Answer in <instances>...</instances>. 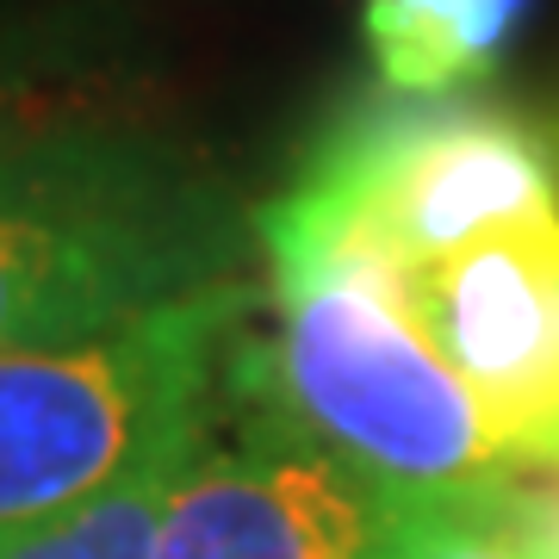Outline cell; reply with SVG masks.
I'll list each match as a JSON object with an SVG mask.
<instances>
[{
	"mask_svg": "<svg viewBox=\"0 0 559 559\" xmlns=\"http://www.w3.org/2000/svg\"><path fill=\"white\" fill-rule=\"evenodd\" d=\"M280 399L404 503L485 510L535 466L528 441L436 355L404 274L293 200L255 205Z\"/></svg>",
	"mask_w": 559,
	"mask_h": 559,
	"instance_id": "7a4b0ae2",
	"label": "cell"
},
{
	"mask_svg": "<svg viewBox=\"0 0 559 559\" xmlns=\"http://www.w3.org/2000/svg\"><path fill=\"white\" fill-rule=\"evenodd\" d=\"M417 559H516V540H510L503 503H485V510H454V516H441L436 535L423 540Z\"/></svg>",
	"mask_w": 559,
	"mask_h": 559,
	"instance_id": "30bf717a",
	"label": "cell"
},
{
	"mask_svg": "<svg viewBox=\"0 0 559 559\" xmlns=\"http://www.w3.org/2000/svg\"><path fill=\"white\" fill-rule=\"evenodd\" d=\"M404 299L436 355L528 441L535 466L559 460V205L404 274Z\"/></svg>",
	"mask_w": 559,
	"mask_h": 559,
	"instance_id": "8992f818",
	"label": "cell"
},
{
	"mask_svg": "<svg viewBox=\"0 0 559 559\" xmlns=\"http://www.w3.org/2000/svg\"><path fill=\"white\" fill-rule=\"evenodd\" d=\"M280 200L417 274L498 224L559 205V168L547 138L503 106L392 94L330 124Z\"/></svg>",
	"mask_w": 559,
	"mask_h": 559,
	"instance_id": "5b68a950",
	"label": "cell"
},
{
	"mask_svg": "<svg viewBox=\"0 0 559 559\" xmlns=\"http://www.w3.org/2000/svg\"><path fill=\"white\" fill-rule=\"evenodd\" d=\"M255 299V280H237L100 336L0 355V535L94 503L187 436Z\"/></svg>",
	"mask_w": 559,
	"mask_h": 559,
	"instance_id": "3957f363",
	"label": "cell"
},
{
	"mask_svg": "<svg viewBox=\"0 0 559 559\" xmlns=\"http://www.w3.org/2000/svg\"><path fill=\"white\" fill-rule=\"evenodd\" d=\"M261 230L193 143L44 94L0 124V355L255 280Z\"/></svg>",
	"mask_w": 559,
	"mask_h": 559,
	"instance_id": "6da1fadb",
	"label": "cell"
},
{
	"mask_svg": "<svg viewBox=\"0 0 559 559\" xmlns=\"http://www.w3.org/2000/svg\"><path fill=\"white\" fill-rule=\"evenodd\" d=\"M200 423L187 436H175L162 454H150L131 479L100 491L94 503H81L69 516L32 522V528H7L0 535V559H156L162 510H168L180 460L193 454V441H200Z\"/></svg>",
	"mask_w": 559,
	"mask_h": 559,
	"instance_id": "ba28073f",
	"label": "cell"
},
{
	"mask_svg": "<svg viewBox=\"0 0 559 559\" xmlns=\"http://www.w3.org/2000/svg\"><path fill=\"white\" fill-rule=\"evenodd\" d=\"M441 516L454 510L392 498L280 399L249 323L175 473L156 559H417Z\"/></svg>",
	"mask_w": 559,
	"mask_h": 559,
	"instance_id": "277c9868",
	"label": "cell"
},
{
	"mask_svg": "<svg viewBox=\"0 0 559 559\" xmlns=\"http://www.w3.org/2000/svg\"><path fill=\"white\" fill-rule=\"evenodd\" d=\"M503 522H510L516 559H559V460L528 466V473L510 485Z\"/></svg>",
	"mask_w": 559,
	"mask_h": 559,
	"instance_id": "9c48e42d",
	"label": "cell"
},
{
	"mask_svg": "<svg viewBox=\"0 0 559 559\" xmlns=\"http://www.w3.org/2000/svg\"><path fill=\"white\" fill-rule=\"evenodd\" d=\"M535 0H360L367 57L399 100H466L498 75Z\"/></svg>",
	"mask_w": 559,
	"mask_h": 559,
	"instance_id": "52a82bcc",
	"label": "cell"
}]
</instances>
